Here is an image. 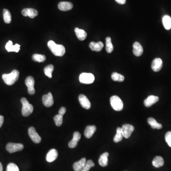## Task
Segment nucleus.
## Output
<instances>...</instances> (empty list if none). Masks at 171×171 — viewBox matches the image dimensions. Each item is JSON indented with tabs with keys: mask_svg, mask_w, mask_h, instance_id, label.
<instances>
[{
	"mask_svg": "<svg viewBox=\"0 0 171 171\" xmlns=\"http://www.w3.org/2000/svg\"><path fill=\"white\" fill-rule=\"evenodd\" d=\"M89 47L93 51L98 52L101 51L102 49L104 47V44L101 42H99L98 43L91 42L89 45Z\"/></svg>",
	"mask_w": 171,
	"mask_h": 171,
	"instance_id": "nucleus-22",
	"label": "nucleus"
},
{
	"mask_svg": "<svg viewBox=\"0 0 171 171\" xmlns=\"http://www.w3.org/2000/svg\"><path fill=\"white\" fill-rule=\"evenodd\" d=\"M54 120L56 125L58 126H60L63 123V116L60 115H57L54 117Z\"/></svg>",
	"mask_w": 171,
	"mask_h": 171,
	"instance_id": "nucleus-35",
	"label": "nucleus"
},
{
	"mask_svg": "<svg viewBox=\"0 0 171 171\" xmlns=\"http://www.w3.org/2000/svg\"><path fill=\"white\" fill-rule=\"evenodd\" d=\"M115 1L120 5H124L126 2V0H115Z\"/></svg>",
	"mask_w": 171,
	"mask_h": 171,
	"instance_id": "nucleus-39",
	"label": "nucleus"
},
{
	"mask_svg": "<svg viewBox=\"0 0 171 171\" xmlns=\"http://www.w3.org/2000/svg\"><path fill=\"white\" fill-rule=\"evenodd\" d=\"M95 166V163L91 160L87 161L83 169L81 171H89L91 168Z\"/></svg>",
	"mask_w": 171,
	"mask_h": 171,
	"instance_id": "nucleus-34",
	"label": "nucleus"
},
{
	"mask_svg": "<svg viewBox=\"0 0 171 171\" xmlns=\"http://www.w3.org/2000/svg\"><path fill=\"white\" fill-rule=\"evenodd\" d=\"M32 59L33 61L36 62H43L46 60V56L43 55L34 54L32 56Z\"/></svg>",
	"mask_w": 171,
	"mask_h": 171,
	"instance_id": "nucleus-32",
	"label": "nucleus"
},
{
	"mask_svg": "<svg viewBox=\"0 0 171 171\" xmlns=\"http://www.w3.org/2000/svg\"><path fill=\"white\" fill-rule=\"evenodd\" d=\"M165 139L168 145L171 147V131H169L166 133Z\"/></svg>",
	"mask_w": 171,
	"mask_h": 171,
	"instance_id": "nucleus-37",
	"label": "nucleus"
},
{
	"mask_svg": "<svg viewBox=\"0 0 171 171\" xmlns=\"http://www.w3.org/2000/svg\"><path fill=\"white\" fill-rule=\"evenodd\" d=\"M123 137L122 129L121 128L118 127V128H117V133H116V135L115 136L114 138V142L115 143H118V142H120L123 139Z\"/></svg>",
	"mask_w": 171,
	"mask_h": 171,
	"instance_id": "nucleus-28",
	"label": "nucleus"
},
{
	"mask_svg": "<svg viewBox=\"0 0 171 171\" xmlns=\"http://www.w3.org/2000/svg\"><path fill=\"white\" fill-rule=\"evenodd\" d=\"M109 154L108 152L104 153L101 155L98 160V162L100 166L106 167L108 165V157Z\"/></svg>",
	"mask_w": 171,
	"mask_h": 171,
	"instance_id": "nucleus-23",
	"label": "nucleus"
},
{
	"mask_svg": "<svg viewBox=\"0 0 171 171\" xmlns=\"http://www.w3.org/2000/svg\"><path fill=\"white\" fill-rule=\"evenodd\" d=\"M29 135L33 142L36 144H39L42 141V139L36 132L34 127H30L28 129Z\"/></svg>",
	"mask_w": 171,
	"mask_h": 171,
	"instance_id": "nucleus-7",
	"label": "nucleus"
},
{
	"mask_svg": "<svg viewBox=\"0 0 171 171\" xmlns=\"http://www.w3.org/2000/svg\"><path fill=\"white\" fill-rule=\"evenodd\" d=\"M21 101L22 105V115L24 117H28L33 112V107L29 102L27 99L25 97L21 98Z\"/></svg>",
	"mask_w": 171,
	"mask_h": 171,
	"instance_id": "nucleus-3",
	"label": "nucleus"
},
{
	"mask_svg": "<svg viewBox=\"0 0 171 171\" xmlns=\"http://www.w3.org/2000/svg\"><path fill=\"white\" fill-rule=\"evenodd\" d=\"M124 137L128 139L131 136L132 133L134 131V127L131 125L125 124L121 128Z\"/></svg>",
	"mask_w": 171,
	"mask_h": 171,
	"instance_id": "nucleus-9",
	"label": "nucleus"
},
{
	"mask_svg": "<svg viewBox=\"0 0 171 171\" xmlns=\"http://www.w3.org/2000/svg\"><path fill=\"white\" fill-rule=\"evenodd\" d=\"M79 100L82 108L86 109H89L91 108V102L85 95L83 94L80 95L79 97Z\"/></svg>",
	"mask_w": 171,
	"mask_h": 171,
	"instance_id": "nucleus-11",
	"label": "nucleus"
},
{
	"mask_svg": "<svg viewBox=\"0 0 171 171\" xmlns=\"http://www.w3.org/2000/svg\"><path fill=\"white\" fill-rule=\"evenodd\" d=\"M79 80L83 84H91L95 80V77L92 73H82L80 75Z\"/></svg>",
	"mask_w": 171,
	"mask_h": 171,
	"instance_id": "nucleus-5",
	"label": "nucleus"
},
{
	"mask_svg": "<svg viewBox=\"0 0 171 171\" xmlns=\"http://www.w3.org/2000/svg\"><path fill=\"white\" fill-rule=\"evenodd\" d=\"M48 46L53 54L56 56L61 57L65 53V47L63 45L56 44L53 40L48 42Z\"/></svg>",
	"mask_w": 171,
	"mask_h": 171,
	"instance_id": "nucleus-1",
	"label": "nucleus"
},
{
	"mask_svg": "<svg viewBox=\"0 0 171 171\" xmlns=\"http://www.w3.org/2000/svg\"><path fill=\"white\" fill-rule=\"evenodd\" d=\"M86 158H83L79 161L75 162L73 164V167L74 171H81L83 169L86 162Z\"/></svg>",
	"mask_w": 171,
	"mask_h": 171,
	"instance_id": "nucleus-21",
	"label": "nucleus"
},
{
	"mask_svg": "<svg viewBox=\"0 0 171 171\" xmlns=\"http://www.w3.org/2000/svg\"><path fill=\"white\" fill-rule=\"evenodd\" d=\"M4 122V118L3 116H0V128H1Z\"/></svg>",
	"mask_w": 171,
	"mask_h": 171,
	"instance_id": "nucleus-40",
	"label": "nucleus"
},
{
	"mask_svg": "<svg viewBox=\"0 0 171 171\" xmlns=\"http://www.w3.org/2000/svg\"><path fill=\"white\" fill-rule=\"evenodd\" d=\"M162 23L166 29L169 30L171 28V18L168 15H165L162 18Z\"/></svg>",
	"mask_w": 171,
	"mask_h": 171,
	"instance_id": "nucleus-27",
	"label": "nucleus"
},
{
	"mask_svg": "<svg viewBox=\"0 0 171 171\" xmlns=\"http://www.w3.org/2000/svg\"><path fill=\"white\" fill-rule=\"evenodd\" d=\"M3 171V167H2V164L0 162V171Z\"/></svg>",
	"mask_w": 171,
	"mask_h": 171,
	"instance_id": "nucleus-41",
	"label": "nucleus"
},
{
	"mask_svg": "<svg viewBox=\"0 0 171 171\" xmlns=\"http://www.w3.org/2000/svg\"><path fill=\"white\" fill-rule=\"evenodd\" d=\"M3 20L5 21V23H11L12 21V16L11 13L9 12V10L7 9H4L3 12Z\"/></svg>",
	"mask_w": 171,
	"mask_h": 171,
	"instance_id": "nucleus-29",
	"label": "nucleus"
},
{
	"mask_svg": "<svg viewBox=\"0 0 171 171\" xmlns=\"http://www.w3.org/2000/svg\"><path fill=\"white\" fill-rule=\"evenodd\" d=\"M75 32L77 36V38L81 41H83L86 39L87 33L83 29H80L78 28L75 29Z\"/></svg>",
	"mask_w": 171,
	"mask_h": 171,
	"instance_id": "nucleus-24",
	"label": "nucleus"
},
{
	"mask_svg": "<svg viewBox=\"0 0 171 171\" xmlns=\"http://www.w3.org/2000/svg\"><path fill=\"white\" fill-rule=\"evenodd\" d=\"M81 139L80 133L79 132H74L73 134V139L69 143V146L70 148H74L77 146V143Z\"/></svg>",
	"mask_w": 171,
	"mask_h": 171,
	"instance_id": "nucleus-15",
	"label": "nucleus"
},
{
	"mask_svg": "<svg viewBox=\"0 0 171 171\" xmlns=\"http://www.w3.org/2000/svg\"><path fill=\"white\" fill-rule=\"evenodd\" d=\"M6 150L10 153H13L16 152L21 151L24 148V146L20 143H8L6 145Z\"/></svg>",
	"mask_w": 171,
	"mask_h": 171,
	"instance_id": "nucleus-6",
	"label": "nucleus"
},
{
	"mask_svg": "<svg viewBox=\"0 0 171 171\" xmlns=\"http://www.w3.org/2000/svg\"><path fill=\"white\" fill-rule=\"evenodd\" d=\"M152 163L153 166L156 168H159L164 165V160L160 156H157L154 158Z\"/></svg>",
	"mask_w": 171,
	"mask_h": 171,
	"instance_id": "nucleus-25",
	"label": "nucleus"
},
{
	"mask_svg": "<svg viewBox=\"0 0 171 171\" xmlns=\"http://www.w3.org/2000/svg\"><path fill=\"white\" fill-rule=\"evenodd\" d=\"M96 126L95 125H88L87 126L84 131V135L85 137L87 139H90L93 135H94V133L96 132Z\"/></svg>",
	"mask_w": 171,
	"mask_h": 171,
	"instance_id": "nucleus-20",
	"label": "nucleus"
},
{
	"mask_svg": "<svg viewBox=\"0 0 171 171\" xmlns=\"http://www.w3.org/2000/svg\"><path fill=\"white\" fill-rule=\"evenodd\" d=\"M162 67V61L160 58H156L152 62L151 67L155 72H158Z\"/></svg>",
	"mask_w": 171,
	"mask_h": 171,
	"instance_id": "nucleus-13",
	"label": "nucleus"
},
{
	"mask_svg": "<svg viewBox=\"0 0 171 171\" xmlns=\"http://www.w3.org/2000/svg\"><path fill=\"white\" fill-rule=\"evenodd\" d=\"M43 105L47 108H50L53 106L54 104L53 97L51 92L48 93L43 96Z\"/></svg>",
	"mask_w": 171,
	"mask_h": 171,
	"instance_id": "nucleus-10",
	"label": "nucleus"
},
{
	"mask_svg": "<svg viewBox=\"0 0 171 171\" xmlns=\"http://www.w3.org/2000/svg\"><path fill=\"white\" fill-rule=\"evenodd\" d=\"M148 124H149L151 126V128L153 129H160L162 128V125L158 123L156 119L153 118H148Z\"/></svg>",
	"mask_w": 171,
	"mask_h": 171,
	"instance_id": "nucleus-26",
	"label": "nucleus"
},
{
	"mask_svg": "<svg viewBox=\"0 0 171 171\" xmlns=\"http://www.w3.org/2000/svg\"><path fill=\"white\" fill-rule=\"evenodd\" d=\"M110 104L112 108L117 111H120L123 108V103L120 97L117 96L111 97L110 99Z\"/></svg>",
	"mask_w": 171,
	"mask_h": 171,
	"instance_id": "nucleus-4",
	"label": "nucleus"
},
{
	"mask_svg": "<svg viewBox=\"0 0 171 171\" xmlns=\"http://www.w3.org/2000/svg\"><path fill=\"white\" fill-rule=\"evenodd\" d=\"M106 51L108 53H110L113 51L114 47L112 43L111 42V39L110 37H107L106 39Z\"/></svg>",
	"mask_w": 171,
	"mask_h": 171,
	"instance_id": "nucleus-30",
	"label": "nucleus"
},
{
	"mask_svg": "<svg viewBox=\"0 0 171 171\" xmlns=\"http://www.w3.org/2000/svg\"><path fill=\"white\" fill-rule=\"evenodd\" d=\"M73 7L72 3L67 2H60L58 5L59 10L62 11H70L73 8Z\"/></svg>",
	"mask_w": 171,
	"mask_h": 171,
	"instance_id": "nucleus-19",
	"label": "nucleus"
},
{
	"mask_svg": "<svg viewBox=\"0 0 171 171\" xmlns=\"http://www.w3.org/2000/svg\"><path fill=\"white\" fill-rule=\"evenodd\" d=\"M133 53L137 57L142 55L143 53V48L139 42H136L133 44Z\"/></svg>",
	"mask_w": 171,
	"mask_h": 171,
	"instance_id": "nucleus-17",
	"label": "nucleus"
},
{
	"mask_svg": "<svg viewBox=\"0 0 171 171\" xmlns=\"http://www.w3.org/2000/svg\"><path fill=\"white\" fill-rule=\"evenodd\" d=\"M22 14L24 16H29L31 18H34L38 15L37 10L32 8H25L22 11Z\"/></svg>",
	"mask_w": 171,
	"mask_h": 171,
	"instance_id": "nucleus-12",
	"label": "nucleus"
},
{
	"mask_svg": "<svg viewBox=\"0 0 171 171\" xmlns=\"http://www.w3.org/2000/svg\"><path fill=\"white\" fill-rule=\"evenodd\" d=\"M6 171H20L18 167L13 163H9L7 166Z\"/></svg>",
	"mask_w": 171,
	"mask_h": 171,
	"instance_id": "nucleus-36",
	"label": "nucleus"
},
{
	"mask_svg": "<svg viewBox=\"0 0 171 171\" xmlns=\"http://www.w3.org/2000/svg\"><path fill=\"white\" fill-rule=\"evenodd\" d=\"M5 48L8 52L14 51L16 53H18L20 50V45L18 44H16L15 45H13L12 41L9 40L8 43H7L6 44Z\"/></svg>",
	"mask_w": 171,
	"mask_h": 171,
	"instance_id": "nucleus-18",
	"label": "nucleus"
},
{
	"mask_svg": "<svg viewBox=\"0 0 171 171\" xmlns=\"http://www.w3.org/2000/svg\"><path fill=\"white\" fill-rule=\"evenodd\" d=\"M66 112V108L65 107H61V108L59 109V114L61 116H64Z\"/></svg>",
	"mask_w": 171,
	"mask_h": 171,
	"instance_id": "nucleus-38",
	"label": "nucleus"
},
{
	"mask_svg": "<svg viewBox=\"0 0 171 171\" xmlns=\"http://www.w3.org/2000/svg\"><path fill=\"white\" fill-rule=\"evenodd\" d=\"M54 69V67L53 65H49L44 68V72L46 76L51 79L52 77V73Z\"/></svg>",
	"mask_w": 171,
	"mask_h": 171,
	"instance_id": "nucleus-31",
	"label": "nucleus"
},
{
	"mask_svg": "<svg viewBox=\"0 0 171 171\" xmlns=\"http://www.w3.org/2000/svg\"><path fill=\"white\" fill-rule=\"evenodd\" d=\"M111 78L114 81L123 82L125 80L124 76L117 72H113L112 74Z\"/></svg>",
	"mask_w": 171,
	"mask_h": 171,
	"instance_id": "nucleus-33",
	"label": "nucleus"
},
{
	"mask_svg": "<svg viewBox=\"0 0 171 171\" xmlns=\"http://www.w3.org/2000/svg\"><path fill=\"white\" fill-rule=\"evenodd\" d=\"M58 156V151L55 149H52L50 150L47 154L46 157V160L48 162H53L57 159Z\"/></svg>",
	"mask_w": 171,
	"mask_h": 171,
	"instance_id": "nucleus-16",
	"label": "nucleus"
},
{
	"mask_svg": "<svg viewBox=\"0 0 171 171\" xmlns=\"http://www.w3.org/2000/svg\"><path fill=\"white\" fill-rule=\"evenodd\" d=\"M159 97L157 96L150 95L144 101V105L146 107H150L159 101Z\"/></svg>",
	"mask_w": 171,
	"mask_h": 171,
	"instance_id": "nucleus-14",
	"label": "nucleus"
},
{
	"mask_svg": "<svg viewBox=\"0 0 171 171\" xmlns=\"http://www.w3.org/2000/svg\"><path fill=\"white\" fill-rule=\"evenodd\" d=\"M19 71L14 70L10 74H4L2 75V79L5 83L9 86L13 85L18 80L19 77Z\"/></svg>",
	"mask_w": 171,
	"mask_h": 171,
	"instance_id": "nucleus-2",
	"label": "nucleus"
},
{
	"mask_svg": "<svg viewBox=\"0 0 171 171\" xmlns=\"http://www.w3.org/2000/svg\"><path fill=\"white\" fill-rule=\"evenodd\" d=\"M25 83L28 87V91L29 94L30 95H34L35 93V88H34V84L35 80L32 77L29 76L25 80Z\"/></svg>",
	"mask_w": 171,
	"mask_h": 171,
	"instance_id": "nucleus-8",
	"label": "nucleus"
}]
</instances>
